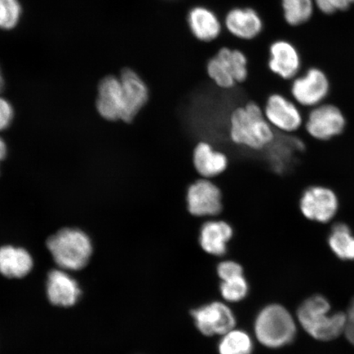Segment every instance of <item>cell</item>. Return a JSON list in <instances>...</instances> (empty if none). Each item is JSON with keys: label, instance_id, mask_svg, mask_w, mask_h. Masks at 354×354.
I'll use <instances>...</instances> for the list:
<instances>
[{"label": "cell", "instance_id": "5b68a950", "mask_svg": "<svg viewBox=\"0 0 354 354\" xmlns=\"http://www.w3.org/2000/svg\"><path fill=\"white\" fill-rule=\"evenodd\" d=\"M339 209L337 193L327 185H308L301 192L299 209L308 223L329 224L337 216Z\"/></svg>", "mask_w": 354, "mask_h": 354}, {"label": "cell", "instance_id": "f546056e", "mask_svg": "<svg viewBox=\"0 0 354 354\" xmlns=\"http://www.w3.org/2000/svg\"><path fill=\"white\" fill-rule=\"evenodd\" d=\"M345 313H346V321H345L343 334L346 336L348 342L354 345V297Z\"/></svg>", "mask_w": 354, "mask_h": 354}, {"label": "cell", "instance_id": "9c48e42d", "mask_svg": "<svg viewBox=\"0 0 354 354\" xmlns=\"http://www.w3.org/2000/svg\"><path fill=\"white\" fill-rule=\"evenodd\" d=\"M330 91V83L321 69L312 68L291 83L292 98L301 107L315 108L324 103Z\"/></svg>", "mask_w": 354, "mask_h": 354}, {"label": "cell", "instance_id": "603a6c76", "mask_svg": "<svg viewBox=\"0 0 354 354\" xmlns=\"http://www.w3.org/2000/svg\"><path fill=\"white\" fill-rule=\"evenodd\" d=\"M216 55L228 66L236 83L241 84L246 81L249 76L248 59L242 51L223 47L220 48Z\"/></svg>", "mask_w": 354, "mask_h": 354}, {"label": "cell", "instance_id": "e0dca14e", "mask_svg": "<svg viewBox=\"0 0 354 354\" xmlns=\"http://www.w3.org/2000/svg\"><path fill=\"white\" fill-rule=\"evenodd\" d=\"M47 295L52 304L72 307L82 295L78 283L62 270H53L47 279Z\"/></svg>", "mask_w": 354, "mask_h": 354}, {"label": "cell", "instance_id": "5bb4252c", "mask_svg": "<svg viewBox=\"0 0 354 354\" xmlns=\"http://www.w3.org/2000/svg\"><path fill=\"white\" fill-rule=\"evenodd\" d=\"M193 165L201 178L214 180L227 171L229 158L211 143L199 141L194 149Z\"/></svg>", "mask_w": 354, "mask_h": 354}, {"label": "cell", "instance_id": "9a60e30c", "mask_svg": "<svg viewBox=\"0 0 354 354\" xmlns=\"http://www.w3.org/2000/svg\"><path fill=\"white\" fill-rule=\"evenodd\" d=\"M96 108L102 118L111 122L122 120L123 96L120 78L109 76L100 83Z\"/></svg>", "mask_w": 354, "mask_h": 354}, {"label": "cell", "instance_id": "6da1fadb", "mask_svg": "<svg viewBox=\"0 0 354 354\" xmlns=\"http://www.w3.org/2000/svg\"><path fill=\"white\" fill-rule=\"evenodd\" d=\"M276 130L266 119L262 106L254 101L238 105L229 117V138L239 147L262 151L272 144Z\"/></svg>", "mask_w": 354, "mask_h": 354}, {"label": "cell", "instance_id": "83f0119b", "mask_svg": "<svg viewBox=\"0 0 354 354\" xmlns=\"http://www.w3.org/2000/svg\"><path fill=\"white\" fill-rule=\"evenodd\" d=\"M315 6L325 15L347 10L354 3V0H314Z\"/></svg>", "mask_w": 354, "mask_h": 354}, {"label": "cell", "instance_id": "cb8c5ba5", "mask_svg": "<svg viewBox=\"0 0 354 354\" xmlns=\"http://www.w3.org/2000/svg\"><path fill=\"white\" fill-rule=\"evenodd\" d=\"M207 74L215 85L221 90L228 91L236 86V81L232 76L231 71L225 62L214 56L207 62Z\"/></svg>", "mask_w": 354, "mask_h": 354}, {"label": "cell", "instance_id": "3957f363", "mask_svg": "<svg viewBox=\"0 0 354 354\" xmlns=\"http://www.w3.org/2000/svg\"><path fill=\"white\" fill-rule=\"evenodd\" d=\"M47 247L59 268L78 271L91 259L93 246L90 237L79 229L65 228L47 241Z\"/></svg>", "mask_w": 354, "mask_h": 354}, {"label": "cell", "instance_id": "ac0fdd59", "mask_svg": "<svg viewBox=\"0 0 354 354\" xmlns=\"http://www.w3.org/2000/svg\"><path fill=\"white\" fill-rule=\"evenodd\" d=\"M187 22L190 32L202 42H211L221 32V24L214 11L206 7L196 6L188 13Z\"/></svg>", "mask_w": 354, "mask_h": 354}, {"label": "cell", "instance_id": "d6986e66", "mask_svg": "<svg viewBox=\"0 0 354 354\" xmlns=\"http://www.w3.org/2000/svg\"><path fill=\"white\" fill-rule=\"evenodd\" d=\"M33 268L32 256L22 248L6 245L0 248V273L8 278H22Z\"/></svg>", "mask_w": 354, "mask_h": 354}, {"label": "cell", "instance_id": "2e32d148", "mask_svg": "<svg viewBox=\"0 0 354 354\" xmlns=\"http://www.w3.org/2000/svg\"><path fill=\"white\" fill-rule=\"evenodd\" d=\"M225 26L234 37L250 41L262 32L263 21L253 8H234L225 15Z\"/></svg>", "mask_w": 354, "mask_h": 354}, {"label": "cell", "instance_id": "ba28073f", "mask_svg": "<svg viewBox=\"0 0 354 354\" xmlns=\"http://www.w3.org/2000/svg\"><path fill=\"white\" fill-rule=\"evenodd\" d=\"M266 119L278 132L295 134L304 128L305 118L299 106L284 95L274 93L263 107Z\"/></svg>", "mask_w": 354, "mask_h": 354}, {"label": "cell", "instance_id": "277c9868", "mask_svg": "<svg viewBox=\"0 0 354 354\" xmlns=\"http://www.w3.org/2000/svg\"><path fill=\"white\" fill-rule=\"evenodd\" d=\"M254 330L259 342L264 346L277 348L293 342L296 326L293 317L280 304H271L261 310L257 316Z\"/></svg>", "mask_w": 354, "mask_h": 354}, {"label": "cell", "instance_id": "4316f807", "mask_svg": "<svg viewBox=\"0 0 354 354\" xmlns=\"http://www.w3.org/2000/svg\"><path fill=\"white\" fill-rule=\"evenodd\" d=\"M216 272L221 281L231 280L234 277L243 276L241 264L234 260H224L216 267Z\"/></svg>", "mask_w": 354, "mask_h": 354}, {"label": "cell", "instance_id": "4fadbf2b", "mask_svg": "<svg viewBox=\"0 0 354 354\" xmlns=\"http://www.w3.org/2000/svg\"><path fill=\"white\" fill-rule=\"evenodd\" d=\"M270 71L284 80L295 79L301 68V57L294 46L284 39L273 42L269 48Z\"/></svg>", "mask_w": 354, "mask_h": 354}, {"label": "cell", "instance_id": "7402d4cb", "mask_svg": "<svg viewBox=\"0 0 354 354\" xmlns=\"http://www.w3.org/2000/svg\"><path fill=\"white\" fill-rule=\"evenodd\" d=\"M254 344L245 331L234 330L223 335L218 346L220 354H252Z\"/></svg>", "mask_w": 354, "mask_h": 354}, {"label": "cell", "instance_id": "44dd1931", "mask_svg": "<svg viewBox=\"0 0 354 354\" xmlns=\"http://www.w3.org/2000/svg\"><path fill=\"white\" fill-rule=\"evenodd\" d=\"M283 16L287 24L299 26L306 24L314 12V0H281Z\"/></svg>", "mask_w": 354, "mask_h": 354}, {"label": "cell", "instance_id": "7a4b0ae2", "mask_svg": "<svg viewBox=\"0 0 354 354\" xmlns=\"http://www.w3.org/2000/svg\"><path fill=\"white\" fill-rule=\"evenodd\" d=\"M330 308L329 300L322 295L310 296L299 305L298 320L313 338L327 342L344 333L346 313H330Z\"/></svg>", "mask_w": 354, "mask_h": 354}, {"label": "cell", "instance_id": "30bf717a", "mask_svg": "<svg viewBox=\"0 0 354 354\" xmlns=\"http://www.w3.org/2000/svg\"><path fill=\"white\" fill-rule=\"evenodd\" d=\"M194 323L203 335H224L236 326V317L227 305L214 302L203 305L192 312Z\"/></svg>", "mask_w": 354, "mask_h": 354}, {"label": "cell", "instance_id": "8992f818", "mask_svg": "<svg viewBox=\"0 0 354 354\" xmlns=\"http://www.w3.org/2000/svg\"><path fill=\"white\" fill-rule=\"evenodd\" d=\"M347 118L338 106L323 103L311 109L305 118L304 129L318 142H329L343 135L346 130Z\"/></svg>", "mask_w": 354, "mask_h": 354}, {"label": "cell", "instance_id": "1f68e13d", "mask_svg": "<svg viewBox=\"0 0 354 354\" xmlns=\"http://www.w3.org/2000/svg\"><path fill=\"white\" fill-rule=\"evenodd\" d=\"M4 87V80L3 77V74L1 72V69H0V93H1L3 90Z\"/></svg>", "mask_w": 354, "mask_h": 354}, {"label": "cell", "instance_id": "d4e9b609", "mask_svg": "<svg viewBox=\"0 0 354 354\" xmlns=\"http://www.w3.org/2000/svg\"><path fill=\"white\" fill-rule=\"evenodd\" d=\"M220 291L223 297L229 302H239L245 298L249 292V285L243 276L221 281Z\"/></svg>", "mask_w": 354, "mask_h": 354}, {"label": "cell", "instance_id": "7c38bea8", "mask_svg": "<svg viewBox=\"0 0 354 354\" xmlns=\"http://www.w3.org/2000/svg\"><path fill=\"white\" fill-rule=\"evenodd\" d=\"M234 234V229L227 221L206 220L199 230V246L206 254L223 258L228 253L229 243L232 241Z\"/></svg>", "mask_w": 354, "mask_h": 354}, {"label": "cell", "instance_id": "8fae6325", "mask_svg": "<svg viewBox=\"0 0 354 354\" xmlns=\"http://www.w3.org/2000/svg\"><path fill=\"white\" fill-rule=\"evenodd\" d=\"M120 78L123 96L122 122L131 123L149 100V91L144 80L135 71L124 69Z\"/></svg>", "mask_w": 354, "mask_h": 354}, {"label": "cell", "instance_id": "f1b7e54d", "mask_svg": "<svg viewBox=\"0 0 354 354\" xmlns=\"http://www.w3.org/2000/svg\"><path fill=\"white\" fill-rule=\"evenodd\" d=\"M13 109L10 102L0 97V131L6 130L13 119Z\"/></svg>", "mask_w": 354, "mask_h": 354}, {"label": "cell", "instance_id": "484cf974", "mask_svg": "<svg viewBox=\"0 0 354 354\" xmlns=\"http://www.w3.org/2000/svg\"><path fill=\"white\" fill-rule=\"evenodd\" d=\"M21 7L19 0H0V28L10 30L19 24Z\"/></svg>", "mask_w": 354, "mask_h": 354}, {"label": "cell", "instance_id": "52a82bcc", "mask_svg": "<svg viewBox=\"0 0 354 354\" xmlns=\"http://www.w3.org/2000/svg\"><path fill=\"white\" fill-rule=\"evenodd\" d=\"M223 192L214 180L199 178L187 189V210L198 218L218 219L223 210Z\"/></svg>", "mask_w": 354, "mask_h": 354}, {"label": "cell", "instance_id": "ffe728a7", "mask_svg": "<svg viewBox=\"0 0 354 354\" xmlns=\"http://www.w3.org/2000/svg\"><path fill=\"white\" fill-rule=\"evenodd\" d=\"M327 243L332 253L344 261H354V232L347 223L332 225Z\"/></svg>", "mask_w": 354, "mask_h": 354}, {"label": "cell", "instance_id": "4dcf8cb0", "mask_svg": "<svg viewBox=\"0 0 354 354\" xmlns=\"http://www.w3.org/2000/svg\"><path fill=\"white\" fill-rule=\"evenodd\" d=\"M7 155V145L2 138H0V162H1Z\"/></svg>", "mask_w": 354, "mask_h": 354}]
</instances>
